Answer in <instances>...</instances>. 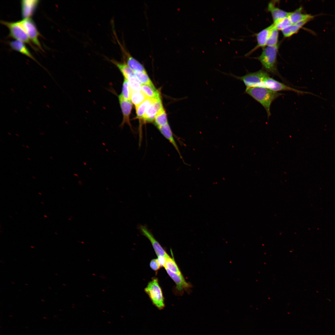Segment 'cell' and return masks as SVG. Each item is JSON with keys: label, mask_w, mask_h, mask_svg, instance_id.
<instances>
[{"label": "cell", "mask_w": 335, "mask_h": 335, "mask_svg": "<svg viewBox=\"0 0 335 335\" xmlns=\"http://www.w3.org/2000/svg\"><path fill=\"white\" fill-rule=\"evenodd\" d=\"M50 158H51V159H53V158H52V157H50Z\"/></svg>", "instance_id": "e575fe53"}, {"label": "cell", "mask_w": 335, "mask_h": 335, "mask_svg": "<svg viewBox=\"0 0 335 335\" xmlns=\"http://www.w3.org/2000/svg\"><path fill=\"white\" fill-rule=\"evenodd\" d=\"M244 93L250 96L264 108L268 118L271 115L270 107L273 101L283 93L261 87L246 88Z\"/></svg>", "instance_id": "6da1fadb"}, {"label": "cell", "mask_w": 335, "mask_h": 335, "mask_svg": "<svg viewBox=\"0 0 335 335\" xmlns=\"http://www.w3.org/2000/svg\"><path fill=\"white\" fill-rule=\"evenodd\" d=\"M109 60L118 69L124 78L127 79L130 76L134 75V71L128 66L124 60L121 62L114 59Z\"/></svg>", "instance_id": "ac0fdd59"}, {"label": "cell", "mask_w": 335, "mask_h": 335, "mask_svg": "<svg viewBox=\"0 0 335 335\" xmlns=\"http://www.w3.org/2000/svg\"><path fill=\"white\" fill-rule=\"evenodd\" d=\"M131 92H141V84L136 78L135 75L129 77L127 79Z\"/></svg>", "instance_id": "7402d4cb"}, {"label": "cell", "mask_w": 335, "mask_h": 335, "mask_svg": "<svg viewBox=\"0 0 335 335\" xmlns=\"http://www.w3.org/2000/svg\"><path fill=\"white\" fill-rule=\"evenodd\" d=\"M151 268L154 271H158L161 267L157 259H153L151 260L150 263Z\"/></svg>", "instance_id": "f1b7e54d"}, {"label": "cell", "mask_w": 335, "mask_h": 335, "mask_svg": "<svg viewBox=\"0 0 335 335\" xmlns=\"http://www.w3.org/2000/svg\"><path fill=\"white\" fill-rule=\"evenodd\" d=\"M33 177L35 178V177H34V176H33Z\"/></svg>", "instance_id": "1f68e13d"}, {"label": "cell", "mask_w": 335, "mask_h": 335, "mask_svg": "<svg viewBox=\"0 0 335 335\" xmlns=\"http://www.w3.org/2000/svg\"><path fill=\"white\" fill-rule=\"evenodd\" d=\"M138 228L142 234L150 240L157 256H161L167 258L170 257L146 226L140 225Z\"/></svg>", "instance_id": "8992f818"}, {"label": "cell", "mask_w": 335, "mask_h": 335, "mask_svg": "<svg viewBox=\"0 0 335 335\" xmlns=\"http://www.w3.org/2000/svg\"><path fill=\"white\" fill-rule=\"evenodd\" d=\"M154 121V124L157 128L168 123L167 115L164 109L157 115Z\"/></svg>", "instance_id": "cb8c5ba5"}, {"label": "cell", "mask_w": 335, "mask_h": 335, "mask_svg": "<svg viewBox=\"0 0 335 335\" xmlns=\"http://www.w3.org/2000/svg\"><path fill=\"white\" fill-rule=\"evenodd\" d=\"M155 100L147 98L140 105L135 107L136 115L138 118H142L148 107Z\"/></svg>", "instance_id": "ffe728a7"}, {"label": "cell", "mask_w": 335, "mask_h": 335, "mask_svg": "<svg viewBox=\"0 0 335 335\" xmlns=\"http://www.w3.org/2000/svg\"><path fill=\"white\" fill-rule=\"evenodd\" d=\"M18 22L24 29L30 40L42 50V47L38 38L40 34L32 19L30 18H26Z\"/></svg>", "instance_id": "5b68a950"}, {"label": "cell", "mask_w": 335, "mask_h": 335, "mask_svg": "<svg viewBox=\"0 0 335 335\" xmlns=\"http://www.w3.org/2000/svg\"><path fill=\"white\" fill-rule=\"evenodd\" d=\"M130 96L131 91L128 80L124 78L123 84L122 92L119 96L118 97L122 98L126 100H130Z\"/></svg>", "instance_id": "4316f807"}, {"label": "cell", "mask_w": 335, "mask_h": 335, "mask_svg": "<svg viewBox=\"0 0 335 335\" xmlns=\"http://www.w3.org/2000/svg\"><path fill=\"white\" fill-rule=\"evenodd\" d=\"M172 258L170 257L167 258L164 268H167L172 271L176 273L179 275H182V273L175 261L173 255Z\"/></svg>", "instance_id": "603a6c76"}, {"label": "cell", "mask_w": 335, "mask_h": 335, "mask_svg": "<svg viewBox=\"0 0 335 335\" xmlns=\"http://www.w3.org/2000/svg\"><path fill=\"white\" fill-rule=\"evenodd\" d=\"M141 92L148 98L156 99L160 98L159 92L154 86L141 85Z\"/></svg>", "instance_id": "d6986e66"}, {"label": "cell", "mask_w": 335, "mask_h": 335, "mask_svg": "<svg viewBox=\"0 0 335 335\" xmlns=\"http://www.w3.org/2000/svg\"><path fill=\"white\" fill-rule=\"evenodd\" d=\"M167 258L161 256H158L157 259L161 267H164Z\"/></svg>", "instance_id": "f546056e"}, {"label": "cell", "mask_w": 335, "mask_h": 335, "mask_svg": "<svg viewBox=\"0 0 335 335\" xmlns=\"http://www.w3.org/2000/svg\"><path fill=\"white\" fill-rule=\"evenodd\" d=\"M28 159H29V160H30V159L29 158H28Z\"/></svg>", "instance_id": "836d02e7"}, {"label": "cell", "mask_w": 335, "mask_h": 335, "mask_svg": "<svg viewBox=\"0 0 335 335\" xmlns=\"http://www.w3.org/2000/svg\"><path fill=\"white\" fill-rule=\"evenodd\" d=\"M278 48V44L274 46H267L264 48L261 54L256 59L260 62L263 70L269 74L278 76L285 81L279 74L277 67V57Z\"/></svg>", "instance_id": "7a4b0ae2"}, {"label": "cell", "mask_w": 335, "mask_h": 335, "mask_svg": "<svg viewBox=\"0 0 335 335\" xmlns=\"http://www.w3.org/2000/svg\"><path fill=\"white\" fill-rule=\"evenodd\" d=\"M310 21V20H307L296 24H292L288 27L281 30L282 33L284 36L285 37H289L297 33L299 30L303 26Z\"/></svg>", "instance_id": "e0dca14e"}, {"label": "cell", "mask_w": 335, "mask_h": 335, "mask_svg": "<svg viewBox=\"0 0 335 335\" xmlns=\"http://www.w3.org/2000/svg\"><path fill=\"white\" fill-rule=\"evenodd\" d=\"M26 146V147H28V148H29V147H28V146Z\"/></svg>", "instance_id": "4dcf8cb0"}, {"label": "cell", "mask_w": 335, "mask_h": 335, "mask_svg": "<svg viewBox=\"0 0 335 335\" xmlns=\"http://www.w3.org/2000/svg\"><path fill=\"white\" fill-rule=\"evenodd\" d=\"M165 269L168 274L176 284V292L177 293L181 295L185 291H188L191 288V284L186 281L182 274L179 275L167 268Z\"/></svg>", "instance_id": "52a82bcc"}, {"label": "cell", "mask_w": 335, "mask_h": 335, "mask_svg": "<svg viewBox=\"0 0 335 335\" xmlns=\"http://www.w3.org/2000/svg\"><path fill=\"white\" fill-rule=\"evenodd\" d=\"M39 1L38 0H23L21 1V15L23 19L31 17Z\"/></svg>", "instance_id": "7c38bea8"}, {"label": "cell", "mask_w": 335, "mask_h": 335, "mask_svg": "<svg viewBox=\"0 0 335 335\" xmlns=\"http://www.w3.org/2000/svg\"><path fill=\"white\" fill-rule=\"evenodd\" d=\"M144 290L153 305L159 310H163L165 307L164 298L158 279L152 278Z\"/></svg>", "instance_id": "3957f363"}, {"label": "cell", "mask_w": 335, "mask_h": 335, "mask_svg": "<svg viewBox=\"0 0 335 335\" xmlns=\"http://www.w3.org/2000/svg\"><path fill=\"white\" fill-rule=\"evenodd\" d=\"M267 9L271 13L274 24L288 16L290 13V12H287L276 7L275 2L273 1L269 3Z\"/></svg>", "instance_id": "4fadbf2b"}, {"label": "cell", "mask_w": 335, "mask_h": 335, "mask_svg": "<svg viewBox=\"0 0 335 335\" xmlns=\"http://www.w3.org/2000/svg\"><path fill=\"white\" fill-rule=\"evenodd\" d=\"M163 109L160 98L156 99L148 107L142 119L144 122H153L157 115Z\"/></svg>", "instance_id": "ba28073f"}, {"label": "cell", "mask_w": 335, "mask_h": 335, "mask_svg": "<svg viewBox=\"0 0 335 335\" xmlns=\"http://www.w3.org/2000/svg\"><path fill=\"white\" fill-rule=\"evenodd\" d=\"M134 73L136 78L142 85L154 86L146 73L134 71Z\"/></svg>", "instance_id": "d4e9b609"}, {"label": "cell", "mask_w": 335, "mask_h": 335, "mask_svg": "<svg viewBox=\"0 0 335 335\" xmlns=\"http://www.w3.org/2000/svg\"><path fill=\"white\" fill-rule=\"evenodd\" d=\"M118 99L123 115V121L120 127L122 128L127 123L132 130L129 118L132 110V103L130 100H126L120 97H118Z\"/></svg>", "instance_id": "8fae6325"}, {"label": "cell", "mask_w": 335, "mask_h": 335, "mask_svg": "<svg viewBox=\"0 0 335 335\" xmlns=\"http://www.w3.org/2000/svg\"><path fill=\"white\" fill-rule=\"evenodd\" d=\"M0 23L8 28L10 31L9 37L28 44L33 48L34 47L26 33L18 21L10 22L1 20Z\"/></svg>", "instance_id": "277c9868"}, {"label": "cell", "mask_w": 335, "mask_h": 335, "mask_svg": "<svg viewBox=\"0 0 335 335\" xmlns=\"http://www.w3.org/2000/svg\"><path fill=\"white\" fill-rule=\"evenodd\" d=\"M16 135H17V136H18V135H17V134H16Z\"/></svg>", "instance_id": "d6a6232c"}, {"label": "cell", "mask_w": 335, "mask_h": 335, "mask_svg": "<svg viewBox=\"0 0 335 335\" xmlns=\"http://www.w3.org/2000/svg\"><path fill=\"white\" fill-rule=\"evenodd\" d=\"M279 30L275 27L271 30L267 42V46H274L278 45Z\"/></svg>", "instance_id": "484cf974"}, {"label": "cell", "mask_w": 335, "mask_h": 335, "mask_svg": "<svg viewBox=\"0 0 335 335\" xmlns=\"http://www.w3.org/2000/svg\"><path fill=\"white\" fill-rule=\"evenodd\" d=\"M9 44L12 50L26 56L37 62L24 42L19 40H15L9 42Z\"/></svg>", "instance_id": "2e32d148"}, {"label": "cell", "mask_w": 335, "mask_h": 335, "mask_svg": "<svg viewBox=\"0 0 335 335\" xmlns=\"http://www.w3.org/2000/svg\"><path fill=\"white\" fill-rule=\"evenodd\" d=\"M147 98L142 92H131L130 101L135 106H138Z\"/></svg>", "instance_id": "44dd1931"}, {"label": "cell", "mask_w": 335, "mask_h": 335, "mask_svg": "<svg viewBox=\"0 0 335 335\" xmlns=\"http://www.w3.org/2000/svg\"><path fill=\"white\" fill-rule=\"evenodd\" d=\"M275 27L274 24H272L266 28L263 29L256 34L257 44L250 51L247 53L245 56H249L251 53L260 48H264L266 46L267 42L269 35L273 28Z\"/></svg>", "instance_id": "9c48e42d"}, {"label": "cell", "mask_w": 335, "mask_h": 335, "mask_svg": "<svg viewBox=\"0 0 335 335\" xmlns=\"http://www.w3.org/2000/svg\"><path fill=\"white\" fill-rule=\"evenodd\" d=\"M118 42L120 45L123 57L125 58L124 60H124L128 66L134 71H141L146 73L143 66L137 60L134 58L126 50L122 44L121 45V43H120L119 42Z\"/></svg>", "instance_id": "30bf717a"}, {"label": "cell", "mask_w": 335, "mask_h": 335, "mask_svg": "<svg viewBox=\"0 0 335 335\" xmlns=\"http://www.w3.org/2000/svg\"><path fill=\"white\" fill-rule=\"evenodd\" d=\"M274 24V23H273ZM292 24L288 16L284 18L276 23L274 24L275 27L278 30L281 31Z\"/></svg>", "instance_id": "83f0119b"}, {"label": "cell", "mask_w": 335, "mask_h": 335, "mask_svg": "<svg viewBox=\"0 0 335 335\" xmlns=\"http://www.w3.org/2000/svg\"><path fill=\"white\" fill-rule=\"evenodd\" d=\"M158 129L163 136L171 143L176 150L181 158L183 159L168 123L164 126L158 127Z\"/></svg>", "instance_id": "9a60e30c"}, {"label": "cell", "mask_w": 335, "mask_h": 335, "mask_svg": "<svg viewBox=\"0 0 335 335\" xmlns=\"http://www.w3.org/2000/svg\"><path fill=\"white\" fill-rule=\"evenodd\" d=\"M315 16L303 12L302 8L300 7L295 11L290 12L288 17L292 24H296L307 20H311Z\"/></svg>", "instance_id": "5bb4252c"}]
</instances>
